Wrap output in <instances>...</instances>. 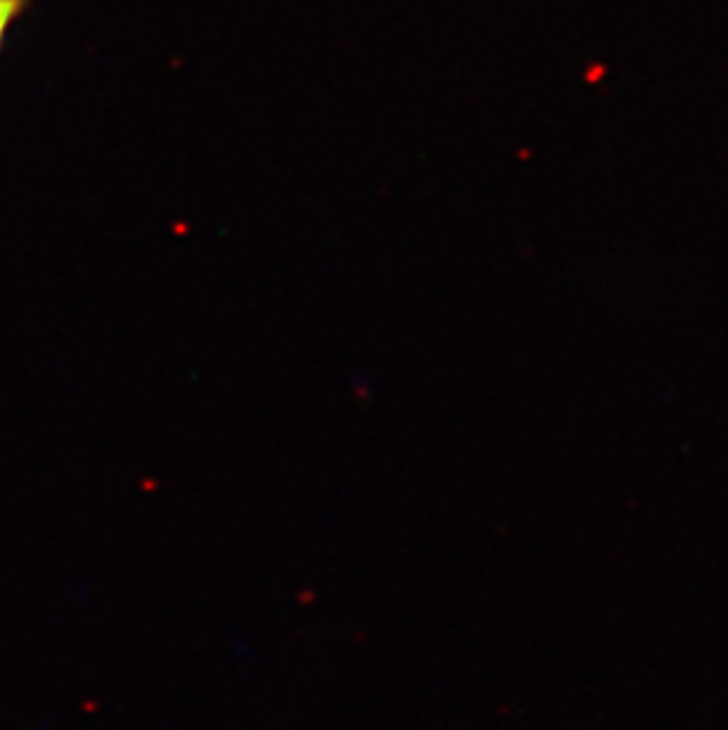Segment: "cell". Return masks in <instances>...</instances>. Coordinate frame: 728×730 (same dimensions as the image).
<instances>
[{"label": "cell", "instance_id": "6da1fadb", "mask_svg": "<svg viewBox=\"0 0 728 730\" xmlns=\"http://www.w3.org/2000/svg\"><path fill=\"white\" fill-rule=\"evenodd\" d=\"M31 3L34 0H0V52H3L10 29L24 17V12L31 8Z\"/></svg>", "mask_w": 728, "mask_h": 730}]
</instances>
